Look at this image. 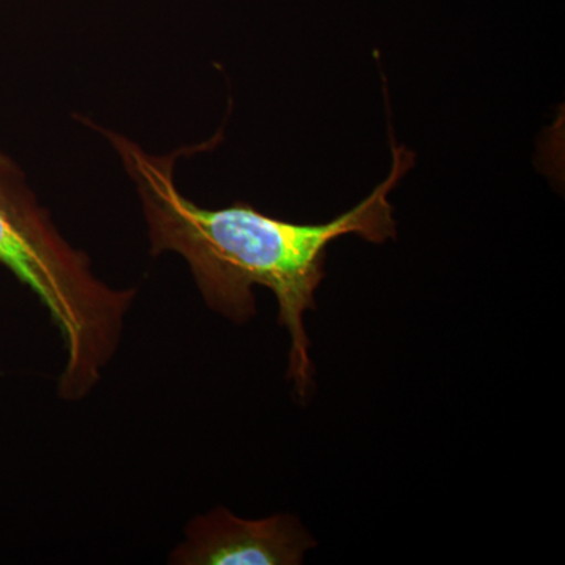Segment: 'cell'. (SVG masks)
Returning a JSON list of instances; mask_svg holds the SVG:
<instances>
[{"label": "cell", "instance_id": "1", "mask_svg": "<svg viewBox=\"0 0 565 565\" xmlns=\"http://www.w3.org/2000/svg\"><path fill=\"white\" fill-rule=\"evenodd\" d=\"M103 134L136 182L152 256L180 253L207 307L236 323L248 322L256 315L253 286L274 292L278 322L291 337L288 377L297 396L307 399L313 386V364L303 316L316 308V289L326 275L327 247L345 234L374 244L396 237L388 195L414 166V152L392 143V172L362 203L332 222L297 225L269 217L248 203L223 210L196 206L174 182L178 152L148 154L126 137Z\"/></svg>", "mask_w": 565, "mask_h": 565}, {"label": "cell", "instance_id": "2", "mask_svg": "<svg viewBox=\"0 0 565 565\" xmlns=\"http://www.w3.org/2000/svg\"><path fill=\"white\" fill-rule=\"evenodd\" d=\"M0 263L32 289L65 345L58 396L81 401L102 381L120 344L136 289H114L92 259L62 236L29 188L21 167L0 148Z\"/></svg>", "mask_w": 565, "mask_h": 565}, {"label": "cell", "instance_id": "3", "mask_svg": "<svg viewBox=\"0 0 565 565\" xmlns=\"http://www.w3.org/2000/svg\"><path fill=\"white\" fill-rule=\"evenodd\" d=\"M316 542L291 515L237 519L217 508L189 523L170 555L178 565H297Z\"/></svg>", "mask_w": 565, "mask_h": 565}]
</instances>
